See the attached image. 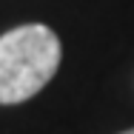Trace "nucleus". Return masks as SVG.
Returning a JSON list of instances; mask_svg holds the SVG:
<instances>
[{
    "label": "nucleus",
    "instance_id": "nucleus-1",
    "mask_svg": "<svg viewBox=\"0 0 134 134\" xmlns=\"http://www.w3.org/2000/svg\"><path fill=\"white\" fill-rule=\"evenodd\" d=\"M60 37L43 23H29L0 37V103L34 97L60 69Z\"/></svg>",
    "mask_w": 134,
    "mask_h": 134
},
{
    "label": "nucleus",
    "instance_id": "nucleus-2",
    "mask_svg": "<svg viewBox=\"0 0 134 134\" xmlns=\"http://www.w3.org/2000/svg\"><path fill=\"white\" fill-rule=\"evenodd\" d=\"M123 134H134V129H129V131H123Z\"/></svg>",
    "mask_w": 134,
    "mask_h": 134
}]
</instances>
